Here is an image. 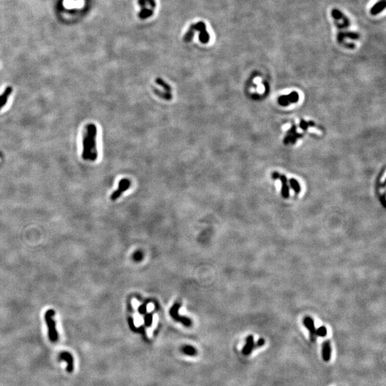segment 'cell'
Returning a JSON list of instances; mask_svg holds the SVG:
<instances>
[{"label": "cell", "instance_id": "6da1fadb", "mask_svg": "<svg viewBox=\"0 0 386 386\" xmlns=\"http://www.w3.org/2000/svg\"><path fill=\"white\" fill-rule=\"evenodd\" d=\"M97 128L95 124H87L82 139V159L85 161L95 162L98 157L97 148Z\"/></svg>", "mask_w": 386, "mask_h": 386}, {"label": "cell", "instance_id": "7a4b0ae2", "mask_svg": "<svg viewBox=\"0 0 386 386\" xmlns=\"http://www.w3.org/2000/svg\"><path fill=\"white\" fill-rule=\"evenodd\" d=\"M55 315V311L52 309H49L45 313V319L48 328V336L51 342L56 343L58 341V333L56 329V323L54 317Z\"/></svg>", "mask_w": 386, "mask_h": 386}, {"label": "cell", "instance_id": "3957f363", "mask_svg": "<svg viewBox=\"0 0 386 386\" xmlns=\"http://www.w3.org/2000/svg\"><path fill=\"white\" fill-rule=\"evenodd\" d=\"M181 307V304L179 303H176L174 304V305L170 310V315L175 321L180 322L186 327H190L192 325V321L190 318H188L185 316H180L178 314V310L180 307Z\"/></svg>", "mask_w": 386, "mask_h": 386}, {"label": "cell", "instance_id": "277c9868", "mask_svg": "<svg viewBox=\"0 0 386 386\" xmlns=\"http://www.w3.org/2000/svg\"><path fill=\"white\" fill-rule=\"evenodd\" d=\"M131 185H132V182L130 180L128 179V178H123V179L120 180L119 182V185H118L117 189L110 196L111 200L115 201L118 198H119L120 196L122 195V194L127 191V190L130 187Z\"/></svg>", "mask_w": 386, "mask_h": 386}, {"label": "cell", "instance_id": "5b68a950", "mask_svg": "<svg viewBox=\"0 0 386 386\" xmlns=\"http://www.w3.org/2000/svg\"><path fill=\"white\" fill-rule=\"evenodd\" d=\"M59 361H65L67 363V373H72L74 370V359H73L72 355H71V353L67 351L62 352V353H59Z\"/></svg>", "mask_w": 386, "mask_h": 386}, {"label": "cell", "instance_id": "8992f818", "mask_svg": "<svg viewBox=\"0 0 386 386\" xmlns=\"http://www.w3.org/2000/svg\"><path fill=\"white\" fill-rule=\"evenodd\" d=\"M193 28L196 30H198L200 31V40L201 42L203 43H207L210 41V35H208V33L206 31V27L205 25L204 22H200L195 25H193Z\"/></svg>", "mask_w": 386, "mask_h": 386}, {"label": "cell", "instance_id": "52a82bcc", "mask_svg": "<svg viewBox=\"0 0 386 386\" xmlns=\"http://www.w3.org/2000/svg\"><path fill=\"white\" fill-rule=\"evenodd\" d=\"M303 323L306 328L309 331L311 341H315L317 335H316V330L313 320L310 317H305L303 319Z\"/></svg>", "mask_w": 386, "mask_h": 386}, {"label": "cell", "instance_id": "ba28073f", "mask_svg": "<svg viewBox=\"0 0 386 386\" xmlns=\"http://www.w3.org/2000/svg\"><path fill=\"white\" fill-rule=\"evenodd\" d=\"M273 177L274 179H280L282 183V195L284 198H287L289 197V187L287 185V179L285 175H280L277 173H274L273 174Z\"/></svg>", "mask_w": 386, "mask_h": 386}, {"label": "cell", "instance_id": "9c48e42d", "mask_svg": "<svg viewBox=\"0 0 386 386\" xmlns=\"http://www.w3.org/2000/svg\"><path fill=\"white\" fill-rule=\"evenodd\" d=\"M298 99H299L298 94L295 92H293L290 94L289 95L281 96V97L279 98L278 102L280 105L286 106L290 102H296L298 101Z\"/></svg>", "mask_w": 386, "mask_h": 386}, {"label": "cell", "instance_id": "30bf717a", "mask_svg": "<svg viewBox=\"0 0 386 386\" xmlns=\"http://www.w3.org/2000/svg\"><path fill=\"white\" fill-rule=\"evenodd\" d=\"M331 345L329 341H326L323 343L322 347V357L323 361L329 362L331 358Z\"/></svg>", "mask_w": 386, "mask_h": 386}, {"label": "cell", "instance_id": "8fae6325", "mask_svg": "<svg viewBox=\"0 0 386 386\" xmlns=\"http://www.w3.org/2000/svg\"><path fill=\"white\" fill-rule=\"evenodd\" d=\"M255 347L254 337L253 335H248L246 338V344L243 349V353L245 355H248L251 353Z\"/></svg>", "mask_w": 386, "mask_h": 386}, {"label": "cell", "instance_id": "7c38bea8", "mask_svg": "<svg viewBox=\"0 0 386 386\" xmlns=\"http://www.w3.org/2000/svg\"><path fill=\"white\" fill-rule=\"evenodd\" d=\"M12 92V88L8 86L7 87H6L2 95H0V109L6 105V104H7L8 101V99H9V96L11 95Z\"/></svg>", "mask_w": 386, "mask_h": 386}, {"label": "cell", "instance_id": "4fadbf2b", "mask_svg": "<svg viewBox=\"0 0 386 386\" xmlns=\"http://www.w3.org/2000/svg\"><path fill=\"white\" fill-rule=\"evenodd\" d=\"M332 15H333V17L335 19H337V20L343 21L345 27H347V26L350 25L349 19L343 13L341 12L339 10H337V9H333V11H332Z\"/></svg>", "mask_w": 386, "mask_h": 386}, {"label": "cell", "instance_id": "5bb4252c", "mask_svg": "<svg viewBox=\"0 0 386 386\" xmlns=\"http://www.w3.org/2000/svg\"><path fill=\"white\" fill-rule=\"evenodd\" d=\"M385 6H386V4L385 1L379 2L375 4V5L372 7L371 10V15H378V14H379L380 12H381L385 8Z\"/></svg>", "mask_w": 386, "mask_h": 386}, {"label": "cell", "instance_id": "9a60e30c", "mask_svg": "<svg viewBox=\"0 0 386 386\" xmlns=\"http://www.w3.org/2000/svg\"><path fill=\"white\" fill-rule=\"evenodd\" d=\"M345 37H349L351 38V39H359L360 36L358 34H356L354 32H346V33H339L338 37H337V39H338L339 42H342L344 38Z\"/></svg>", "mask_w": 386, "mask_h": 386}, {"label": "cell", "instance_id": "2e32d148", "mask_svg": "<svg viewBox=\"0 0 386 386\" xmlns=\"http://www.w3.org/2000/svg\"><path fill=\"white\" fill-rule=\"evenodd\" d=\"M155 82H156V83L158 84V85H159V86H161V87H163L164 89H165V92H167V94H171V95H172V88H171V87L169 85H168V84L166 83L165 81L163 80V79H160V78H157V79H156Z\"/></svg>", "mask_w": 386, "mask_h": 386}, {"label": "cell", "instance_id": "e0dca14e", "mask_svg": "<svg viewBox=\"0 0 386 386\" xmlns=\"http://www.w3.org/2000/svg\"><path fill=\"white\" fill-rule=\"evenodd\" d=\"M182 351H183L184 353L187 354V355H195L196 353H197L196 350L193 347H192V346H190V345L184 346L183 349H182Z\"/></svg>", "mask_w": 386, "mask_h": 386}, {"label": "cell", "instance_id": "ac0fdd59", "mask_svg": "<svg viewBox=\"0 0 386 386\" xmlns=\"http://www.w3.org/2000/svg\"><path fill=\"white\" fill-rule=\"evenodd\" d=\"M290 185L292 188L293 189V190L296 193H299L300 192V187L299 183H297V180L294 179H291L290 180Z\"/></svg>", "mask_w": 386, "mask_h": 386}, {"label": "cell", "instance_id": "d6986e66", "mask_svg": "<svg viewBox=\"0 0 386 386\" xmlns=\"http://www.w3.org/2000/svg\"><path fill=\"white\" fill-rule=\"evenodd\" d=\"M153 313H146L145 314V324L147 327H149L153 323Z\"/></svg>", "mask_w": 386, "mask_h": 386}, {"label": "cell", "instance_id": "ffe728a7", "mask_svg": "<svg viewBox=\"0 0 386 386\" xmlns=\"http://www.w3.org/2000/svg\"><path fill=\"white\" fill-rule=\"evenodd\" d=\"M327 329L325 326H321L316 331V335L319 336V337H325L327 335Z\"/></svg>", "mask_w": 386, "mask_h": 386}, {"label": "cell", "instance_id": "44dd1931", "mask_svg": "<svg viewBox=\"0 0 386 386\" xmlns=\"http://www.w3.org/2000/svg\"><path fill=\"white\" fill-rule=\"evenodd\" d=\"M143 253L142 251H137L136 253H135L133 254V258L135 261L136 262H139L141 260H143Z\"/></svg>", "mask_w": 386, "mask_h": 386}, {"label": "cell", "instance_id": "7402d4cb", "mask_svg": "<svg viewBox=\"0 0 386 386\" xmlns=\"http://www.w3.org/2000/svg\"><path fill=\"white\" fill-rule=\"evenodd\" d=\"M153 14V11L148 10V9H143L141 13L139 15V17L141 19H145V18H147L149 16H151Z\"/></svg>", "mask_w": 386, "mask_h": 386}, {"label": "cell", "instance_id": "603a6c76", "mask_svg": "<svg viewBox=\"0 0 386 386\" xmlns=\"http://www.w3.org/2000/svg\"><path fill=\"white\" fill-rule=\"evenodd\" d=\"M194 28L193 27V25L191 26L190 28L189 31L187 32V33L186 34L185 37V41L186 42H190L192 38L193 37V34H194Z\"/></svg>", "mask_w": 386, "mask_h": 386}, {"label": "cell", "instance_id": "cb8c5ba5", "mask_svg": "<svg viewBox=\"0 0 386 386\" xmlns=\"http://www.w3.org/2000/svg\"><path fill=\"white\" fill-rule=\"evenodd\" d=\"M147 303H144L138 307V312L142 315H145L147 313Z\"/></svg>", "mask_w": 386, "mask_h": 386}, {"label": "cell", "instance_id": "d4e9b609", "mask_svg": "<svg viewBox=\"0 0 386 386\" xmlns=\"http://www.w3.org/2000/svg\"><path fill=\"white\" fill-rule=\"evenodd\" d=\"M264 344H265V340H264L263 338H260L258 340V341L257 342V343L255 344V347H262Z\"/></svg>", "mask_w": 386, "mask_h": 386}, {"label": "cell", "instance_id": "484cf974", "mask_svg": "<svg viewBox=\"0 0 386 386\" xmlns=\"http://www.w3.org/2000/svg\"><path fill=\"white\" fill-rule=\"evenodd\" d=\"M300 127H301V128H303V129H307V123H306L305 121L302 120V121H301V123H300Z\"/></svg>", "mask_w": 386, "mask_h": 386}]
</instances>
